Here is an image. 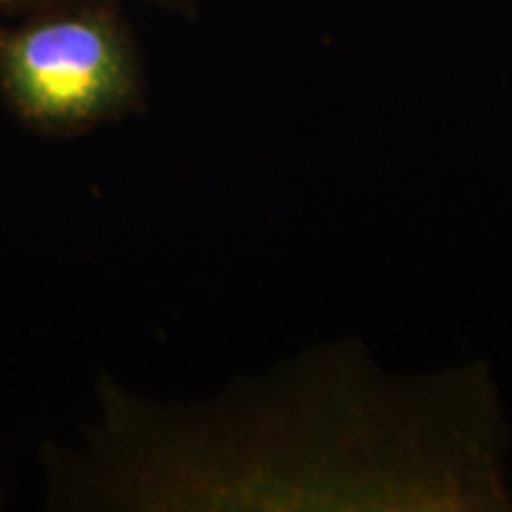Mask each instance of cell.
Returning a JSON list of instances; mask_svg holds the SVG:
<instances>
[{"instance_id":"obj_1","label":"cell","mask_w":512,"mask_h":512,"mask_svg":"<svg viewBox=\"0 0 512 512\" xmlns=\"http://www.w3.org/2000/svg\"><path fill=\"white\" fill-rule=\"evenodd\" d=\"M131 29L107 0L53 5L0 29V93L43 136L72 138L143 107Z\"/></svg>"},{"instance_id":"obj_2","label":"cell","mask_w":512,"mask_h":512,"mask_svg":"<svg viewBox=\"0 0 512 512\" xmlns=\"http://www.w3.org/2000/svg\"><path fill=\"white\" fill-rule=\"evenodd\" d=\"M57 3H69V0H0V12H8V15H22V12H38L53 8ZM152 3L164 5V8L174 10H188L192 0H152Z\"/></svg>"}]
</instances>
